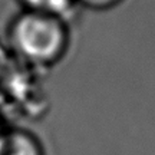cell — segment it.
I'll use <instances>...</instances> for the list:
<instances>
[{
	"instance_id": "obj_4",
	"label": "cell",
	"mask_w": 155,
	"mask_h": 155,
	"mask_svg": "<svg viewBox=\"0 0 155 155\" xmlns=\"http://www.w3.org/2000/svg\"><path fill=\"white\" fill-rule=\"evenodd\" d=\"M81 2L89 7H108L116 3L118 0H81Z\"/></svg>"
},
{
	"instance_id": "obj_3",
	"label": "cell",
	"mask_w": 155,
	"mask_h": 155,
	"mask_svg": "<svg viewBox=\"0 0 155 155\" xmlns=\"http://www.w3.org/2000/svg\"><path fill=\"white\" fill-rule=\"evenodd\" d=\"M23 10L40 12L63 19V16L73 7L75 0H17Z\"/></svg>"
},
{
	"instance_id": "obj_2",
	"label": "cell",
	"mask_w": 155,
	"mask_h": 155,
	"mask_svg": "<svg viewBox=\"0 0 155 155\" xmlns=\"http://www.w3.org/2000/svg\"><path fill=\"white\" fill-rule=\"evenodd\" d=\"M0 155H45L42 144L33 134L22 128L5 129L0 141Z\"/></svg>"
},
{
	"instance_id": "obj_1",
	"label": "cell",
	"mask_w": 155,
	"mask_h": 155,
	"mask_svg": "<svg viewBox=\"0 0 155 155\" xmlns=\"http://www.w3.org/2000/svg\"><path fill=\"white\" fill-rule=\"evenodd\" d=\"M6 35L13 53L36 66H49L58 62L68 43L63 19L23 9L9 22Z\"/></svg>"
}]
</instances>
